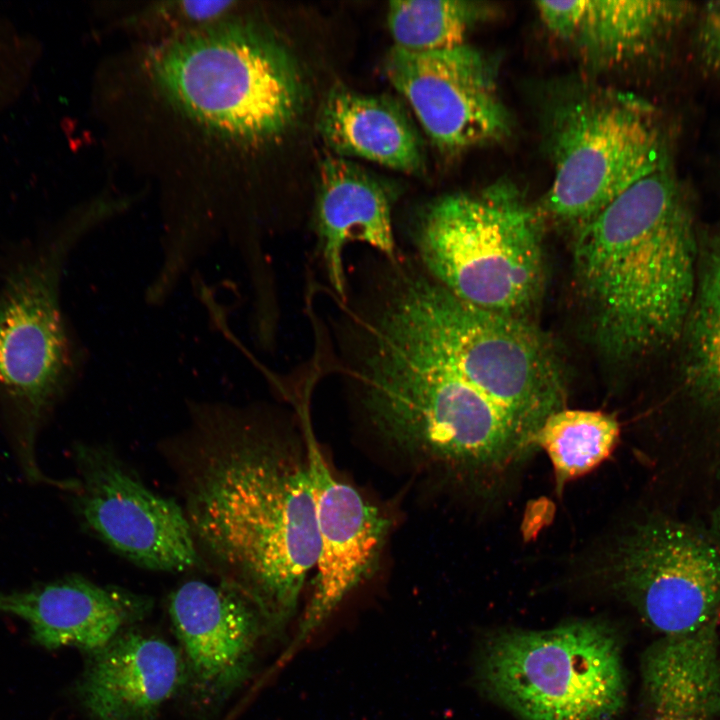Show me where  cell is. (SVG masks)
<instances>
[{
    "mask_svg": "<svg viewBox=\"0 0 720 720\" xmlns=\"http://www.w3.org/2000/svg\"><path fill=\"white\" fill-rule=\"evenodd\" d=\"M535 5L548 30L598 68L648 55L692 9L686 2L641 0L538 1Z\"/></svg>",
    "mask_w": 720,
    "mask_h": 720,
    "instance_id": "18",
    "label": "cell"
},
{
    "mask_svg": "<svg viewBox=\"0 0 720 720\" xmlns=\"http://www.w3.org/2000/svg\"><path fill=\"white\" fill-rule=\"evenodd\" d=\"M317 130L333 155L365 159L406 174L425 169L420 134L404 107L391 97L337 84L320 106Z\"/></svg>",
    "mask_w": 720,
    "mask_h": 720,
    "instance_id": "19",
    "label": "cell"
},
{
    "mask_svg": "<svg viewBox=\"0 0 720 720\" xmlns=\"http://www.w3.org/2000/svg\"><path fill=\"white\" fill-rule=\"evenodd\" d=\"M718 626L661 636L646 650L641 675L648 720H720Z\"/></svg>",
    "mask_w": 720,
    "mask_h": 720,
    "instance_id": "20",
    "label": "cell"
},
{
    "mask_svg": "<svg viewBox=\"0 0 720 720\" xmlns=\"http://www.w3.org/2000/svg\"><path fill=\"white\" fill-rule=\"evenodd\" d=\"M56 264L21 272L0 297V389L30 420L50 405L75 368Z\"/></svg>",
    "mask_w": 720,
    "mask_h": 720,
    "instance_id": "13",
    "label": "cell"
},
{
    "mask_svg": "<svg viewBox=\"0 0 720 720\" xmlns=\"http://www.w3.org/2000/svg\"><path fill=\"white\" fill-rule=\"evenodd\" d=\"M186 684L179 649L155 634L127 629L89 655L74 691L92 720H156Z\"/></svg>",
    "mask_w": 720,
    "mask_h": 720,
    "instance_id": "15",
    "label": "cell"
},
{
    "mask_svg": "<svg viewBox=\"0 0 720 720\" xmlns=\"http://www.w3.org/2000/svg\"><path fill=\"white\" fill-rule=\"evenodd\" d=\"M687 320L688 378L705 403L720 410V239L697 278Z\"/></svg>",
    "mask_w": 720,
    "mask_h": 720,
    "instance_id": "23",
    "label": "cell"
},
{
    "mask_svg": "<svg viewBox=\"0 0 720 720\" xmlns=\"http://www.w3.org/2000/svg\"><path fill=\"white\" fill-rule=\"evenodd\" d=\"M696 47L701 64L708 71L720 75V1L710 2L702 10Z\"/></svg>",
    "mask_w": 720,
    "mask_h": 720,
    "instance_id": "24",
    "label": "cell"
},
{
    "mask_svg": "<svg viewBox=\"0 0 720 720\" xmlns=\"http://www.w3.org/2000/svg\"><path fill=\"white\" fill-rule=\"evenodd\" d=\"M384 70L440 150L457 153L509 135L495 65L479 50L463 44L418 53L393 46Z\"/></svg>",
    "mask_w": 720,
    "mask_h": 720,
    "instance_id": "11",
    "label": "cell"
},
{
    "mask_svg": "<svg viewBox=\"0 0 720 720\" xmlns=\"http://www.w3.org/2000/svg\"><path fill=\"white\" fill-rule=\"evenodd\" d=\"M180 644L186 687L207 707L225 702L250 677L260 641L268 634L258 609L222 582L191 580L168 599Z\"/></svg>",
    "mask_w": 720,
    "mask_h": 720,
    "instance_id": "14",
    "label": "cell"
},
{
    "mask_svg": "<svg viewBox=\"0 0 720 720\" xmlns=\"http://www.w3.org/2000/svg\"><path fill=\"white\" fill-rule=\"evenodd\" d=\"M717 530L720 534V509H719L718 516H717Z\"/></svg>",
    "mask_w": 720,
    "mask_h": 720,
    "instance_id": "25",
    "label": "cell"
},
{
    "mask_svg": "<svg viewBox=\"0 0 720 720\" xmlns=\"http://www.w3.org/2000/svg\"><path fill=\"white\" fill-rule=\"evenodd\" d=\"M190 416L194 441L181 472L197 549L279 637L319 550L305 449L252 408L193 402Z\"/></svg>",
    "mask_w": 720,
    "mask_h": 720,
    "instance_id": "1",
    "label": "cell"
},
{
    "mask_svg": "<svg viewBox=\"0 0 720 720\" xmlns=\"http://www.w3.org/2000/svg\"><path fill=\"white\" fill-rule=\"evenodd\" d=\"M305 454L315 507L319 550L312 589L296 643L319 627L343 599L377 569L390 521L330 471L302 406Z\"/></svg>",
    "mask_w": 720,
    "mask_h": 720,
    "instance_id": "12",
    "label": "cell"
},
{
    "mask_svg": "<svg viewBox=\"0 0 720 720\" xmlns=\"http://www.w3.org/2000/svg\"><path fill=\"white\" fill-rule=\"evenodd\" d=\"M573 257L597 340L608 354L640 357L683 334L696 293L697 244L665 163L577 230Z\"/></svg>",
    "mask_w": 720,
    "mask_h": 720,
    "instance_id": "2",
    "label": "cell"
},
{
    "mask_svg": "<svg viewBox=\"0 0 720 720\" xmlns=\"http://www.w3.org/2000/svg\"><path fill=\"white\" fill-rule=\"evenodd\" d=\"M150 72L185 116L249 144L284 134L305 99L293 56L271 34L248 23H224L170 40L151 56Z\"/></svg>",
    "mask_w": 720,
    "mask_h": 720,
    "instance_id": "5",
    "label": "cell"
},
{
    "mask_svg": "<svg viewBox=\"0 0 720 720\" xmlns=\"http://www.w3.org/2000/svg\"><path fill=\"white\" fill-rule=\"evenodd\" d=\"M475 679L520 720H612L627 698L619 639L597 619L493 632L478 649Z\"/></svg>",
    "mask_w": 720,
    "mask_h": 720,
    "instance_id": "7",
    "label": "cell"
},
{
    "mask_svg": "<svg viewBox=\"0 0 720 720\" xmlns=\"http://www.w3.org/2000/svg\"><path fill=\"white\" fill-rule=\"evenodd\" d=\"M413 240L423 269L474 306L524 319L541 294L537 215L510 181L435 200L420 217Z\"/></svg>",
    "mask_w": 720,
    "mask_h": 720,
    "instance_id": "6",
    "label": "cell"
},
{
    "mask_svg": "<svg viewBox=\"0 0 720 720\" xmlns=\"http://www.w3.org/2000/svg\"><path fill=\"white\" fill-rule=\"evenodd\" d=\"M355 310L396 346L455 371L536 439L547 417L563 409L560 368L537 330L461 300L417 260L376 259Z\"/></svg>",
    "mask_w": 720,
    "mask_h": 720,
    "instance_id": "3",
    "label": "cell"
},
{
    "mask_svg": "<svg viewBox=\"0 0 720 720\" xmlns=\"http://www.w3.org/2000/svg\"><path fill=\"white\" fill-rule=\"evenodd\" d=\"M152 600L81 576L0 592V613L24 620L33 642L48 650L75 647L93 654L142 620Z\"/></svg>",
    "mask_w": 720,
    "mask_h": 720,
    "instance_id": "16",
    "label": "cell"
},
{
    "mask_svg": "<svg viewBox=\"0 0 720 720\" xmlns=\"http://www.w3.org/2000/svg\"><path fill=\"white\" fill-rule=\"evenodd\" d=\"M603 568L613 591L661 636L720 620V547L688 525L664 518L634 525Z\"/></svg>",
    "mask_w": 720,
    "mask_h": 720,
    "instance_id": "9",
    "label": "cell"
},
{
    "mask_svg": "<svg viewBox=\"0 0 720 720\" xmlns=\"http://www.w3.org/2000/svg\"><path fill=\"white\" fill-rule=\"evenodd\" d=\"M550 120L553 180L543 207L576 231L664 163L652 111L632 94L586 88L558 103Z\"/></svg>",
    "mask_w": 720,
    "mask_h": 720,
    "instance_id": "8",
    "label": "cell"
},
{
    "mask_svg": "<svg viewBox=\"0 0 720 720\" xmlns=\"http://www.w3.org/2000/svg\"><path fill=\"white\" fill-rule=\"evenodd\" d=\"M340 374L374 431L422 468L481 480L506 472L538 446L455 371L383 338L359 340Z\"/></svg>",
    "mask_w": 720,
    "mask_h": 720,
    "instance_id": "4",
    "label": "cell"
},
{
    "mask_svg": "<svg viewBox=\"0 0 720 720\" xmlns=\"http://www.w3.org/2000/svg\"><path fill=\"white\" fill-rule=\"evenodd\" d=\"M394 191L352 161L333 154L319 167L314 224L317 250L330 290L347 296L345 250L359 242L388 258L400 253L392 224Z\"/></svg>",
    "mask_w": 720,
    "mask_h": 720,
    "instance_id": "17",
    "label": "cell"
},
{
    "mask_svg": "<svg viewBox=\"0 0 720 720\" xmlns=\"http://www.w3.org/2000/svg\"><path fill=\"white\" fill-rule=\"evenodd\" d=\"M616 418L594 410L560 409L547 417L538 438L553 466L558 487L592 471L619 440Z\"/></svg>",
    "mask_w": 720,
    "mask_h": 720,
    "instance_id": "21",
    "label": "cell"
},
{
    "mask_svg": "<svg viewBox=\"0 0 720 720\" xmlns=\"http://www.w3.org/2000/svg\"><path fill=\"white\" fill-rule=\"evenodd\" d=\"M485 16L487 8L479 2L392 1L388 4L387 23L394 47L421 53L466 44L469 31Z\"/></svg>",
    "mask_w": 720,
    "mask_h": 720,
    "instance_id": "22",
    "label": "cell"
},
{
    "mask_svg": "<svg viewBox=\"0 0 720 720\" xmlns=\"http://www.w3.org/2000/svg\"><path fill=\"white\" fill-rule=\"evenodd\" d=\"M75 460L77 510L112 550L156 571H185L200 562L182 506L147 488L109 449L80 444Z\"/></svg>",
    "mask_w": 720,
    "mask_h": 720,
    "instance_id": "10",
    "label": "cell"
}]
</instances>
